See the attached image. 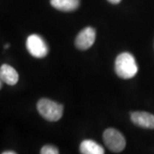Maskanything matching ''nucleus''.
Instances as JSON below:
<instances>
[{
	"instance_id": "nucleus-1",
	"label": "nucleus",
	"mask_w": 154,
	"mask_h": 154,
	"mask_svg": "<svg viewBox=\"0 0 154 154\" xmlns=\"http://www.w3.org/2000/svg\"><path fill=\"white\" fill-rule=\"evenodd\" d=\"M115 72L117 76L122 79H130L138 72V66L134 56L123 52L117 56L115 61Z\"/></svg>"
},
{
	"instance_id": "nucleus-2",
	"label": "nucleus",
	"mask_w": 154,
	"mask_h": 154,
	"mask_svg": "<svg viewBox=\"0 0 154 154\" xmlns=\"http://www.w3.org/2000/svg\"><path fill=\"white\" fill-rule=\"evenodd\" d=\"M38 113L50 122L58 121L63 113V106L48 99H41L37 103Z\"/></svg>"
},
{
	"instance_id": "nucleus-3",
	"label": "nucleus",
	"mask_w": 154,
	"mask_h": 154,
	"mask_svg": "<svg viewBox=\"0 0 154 154\" xmlns=\"http://www.w3.org/2000/svg\"><path fill=\"white\" fill-rule=\"evenodd\" d=\"M103 140L109 150L113 152H120L126 146L124 136L115 128H108L103 134Z\"/></svg>"
},
{
	"instance_id": "nucleus-4",
	"label": "nucleus",
	"mask_w": 154,
	"mask_h": 154,
	"mask_svg": "<svg viewBox=\"0 0 154 154\" xmlns=\"http://www.w3.org/2000/svg\"><path fill=\"white\" fill-rule=\"evenodd\" d=\"M26 46L28 52L37 58L44 57L49 51V48L45 41L38 34L29 35L26 41Z\"/></svg>"
},
{
	"instance_id": "nucleus-5",
	"label": "nucleus",
	"mask_w": 154,
	"mask_h": 154,
	"mask_svg": "<svg viewBox=\"0 0 154 154\" xmlns=\"http://www.w3.org/2000/svg\"><path fill=\"white\" fill-rule=\"evenodd\" d=\"M96 38L95 29L91 27H88L82 29L76 36L75 44L78 49L88 50L94 44Z\"/></svg>"
},
{
	"instance_id": "nucleus-6",
	"label": "nucleus",
	"mask_w": 154,
	"mask_h": 154,
	"mask_svg": "<svg viewBox=\"0 0 154 154\" xmlns=\"http://www.w3.org/2000/svg\"><path fill=\"white\" fill-rule=\"evenodd\" d=\"M131 121L137 126L154 129V115L145 111H134L131 113Z\"/></svg>"
},
{
	"instance_id": "nucleus-7",
	"label": "nucleus",
	"mask_w": 154,
	"mask_h": 154,
	"mask_svg": "<svg viewBox=\"0 0 154 154\" xmlns=\"http://www.w3.org/2000/svg\"><path fill=\"white\" fill-rule=\"evenodd\" d=\"M0 78L1 82H5L8 85H16L19 80L17 71L11 65L3 64L0 68Z\"/></svg>"
},
{
	"instance_id": "nucleus-8",
	"label": "nucleus",
	"mask_w": 154,
	"mask_h": 154,
	"mask_svg": "<svg viewBox=\"0 0 154 154\" xmlns=\"http://www.w3.org/2000/svg\"><path fill=\"white\" fill-rule=\"evenodd\" d=\"M80 152L82 154H103L105 149L92 140H85L80 145Z\"/></svg>"
},
{
	"instance_id": "nucleus-9",
	"label": "nucleus",
	"mask_w": 154,
	"mask_h": 154,
	"mask_svg": "<svg viewBox=\"0 0 154 154\" xmlns=\"http://www.w3.org/2000/svg\"><path fill=\"white\" fill-rule=\"evenodd\" d=\"M51 5L58 11L70 12L79 7L80 0H51Z\"/></svg>"
},
{
	"instance_id": "nucleus-10",
	"label": "nucleus",
	"mask_w": 154,
	"mask_h": 154,
	"mask_svg": "<svg viewBox=\"0 0 154 154\" xmlns=\"http://www.w3.org/2000/svg\"><path fill=\"white\" fill-rule=\"evenodd\" d=\"M40 153L41 154H57L59 153V151L58 149L51 146V145H46V146H44L42 148H41V151H40Z\"/></svg>"
},
{
	"instance_id": "nucleus-11",
	"label": "nucleus",
	"mask_w": 154,
	"mask_h": 154,
	"mask_svg": "<svg viewBox=\"0 0 154 154\" xmlns=\"http://www.w3.org/2000/svg\"><path fill=\"white\" fill-rule=\"evenodd\" d=\"M108 1L111 4H113V5H117V4H119L121 2V0H108Z\"/></svg>"
},
{
	"instance_id": "nucleus-12",
	"label": "nucleus",
	"mask_w": 154,
	"mask_h": 154,
	"mask_svg": "<svg viewBox=\"0 0 154 154\" xmlns=\"http://www.w3.org/2000/svg\"><path fill=\"white\" fill-rule=\"evenodd\" d=\"M2 154H16V152H12V151H9V152H3Z\"/></svg>"
},
{
	"instance_id": "nucleus-13",
	"label": "nucleus",
	"mask_w": 154,
	"mask_h": 154,
	"mask_svg": "<svg viewBox=\"0 0 154 154\" xmlns=\"http://www.w3.org/2000/svg\"><path fill=\"white\" fill-rule=\"evenodd\" d=\"M9 46H10V45L9 44H7L5 45V49H7V48H9Z\"/></svg>"
}]
</instances>
